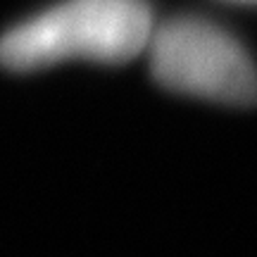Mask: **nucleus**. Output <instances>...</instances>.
Masks as SVG:
<instances>
[{"label": "nucleus", "instance_id": "nucleus-1", "mask_svg": "<svg viewBox=\"0 0 257 257\" xmlns=\"http://www.w3.org/2000/svg\"><path fill=\"white\" fill-rule=\"evenodd\" d=\"M153 12L146 0H64L0 38V64L34 72L62 60L128 62L148 46Z\"/></svg>", "mask_w": 257, "mask_h": 257}, {"label": "nucleus", "instance_id": "nucleus-2", "mask_svg": "<svg viewBox=\"0 0 257 257\" xmlns=\"http://www.w3.org/2000/svg\"><path fill=\"white\" fill-rule=\"evenodd\" d=\"M148 46L160 86L238 107L255 102L252 62L224 29L198 17H174L150 31Z\"/></svg>", "mask_w": 257, "mask_h": 257}]
</instances>
